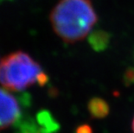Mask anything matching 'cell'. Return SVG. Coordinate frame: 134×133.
<instances>
[{
	"label": "cell",
	"instance_id": "ba28073f",
	"mask_svg": "<svg viewBox=\"0 0 134 133\" xmlns=\"http://www.w3.org/2000/svg\"><path fill=\"white\" fill-rule=\"evenodd\" d=\"M125 80H127L128 82L127 83H131V82H134V69L131 68L126 72V74H125Z\"/></svg>",
	"mask_w": 134,
	"mask_h": 133
},
{
	"label": "cell",
	"instance_id": "6da1fadb",
	"mask_svg": "<svg viewBox=\"0 0 134 133\" xmlns=\"http://www.w3.org/2000/svg\"><path fill=\"white\" fill-rule=\"evenodd\" d=\"M53 30L62 41L75 43L87 36L98 16L87 0H60L49 16Z\"/></svg>",
	"mask_w": 134,
	"mask_h": 133
},
{
	"label": "cell",
	"instance_id": "7a4b0ae2",
	"mask_svg": "<svg viewBox=\"0 0 134 133\" xmlns=\"http://www.w3.org/2000/svg\"><path fill=\"white\" fill-rule=\"evenodd\" d=\"M48 77L38 62L21 50L12 52L0 61V84L14 92H22L34 85L44 86Z\"/></svg>",
	"mask_w": 134,
	"mask_h": 133
},
{
	"label": "cell",
	"instance_id": "3957f363",
	"mask_svg": "<svg viewBox=\"0 0 134 133\" xmlns=\"http://www.w3.org/2000/svg\"><path fill=\"white\" fill-rule=\"evenodd\" d=\"M22 119V105L18 98L0 87V130L16 126Z\"/></svg>",
	"mask_w": 134,
	"mask_h": 133
},
{
	"label": "cell",
	"instance_id": "5b68a950",
	"mask_svg": "<svg viewBox=\"0 0 134 133\" xmlns=\"http://www.w3.org/2000/svg\"><path fill=\"white\" fill-rule=\"evenodd\" d=\"M36 119L40 128V131L42 133H55L59 129L58 124L54 120L51 114L47 111L40 112Z\"/></svg>",
	"mask_w": 134,
	"mask_h": 133
},
{
	"label": "cell",
	"instance_id": "52a82bcc",
	"mask_svg": "<svg viewBox=\"0 0 134 133\" xmlns=\"http://www.w3.org/2000/svg\"><path fill=\"white\" fill-rule=\"evenodd\" d=\"M76 133H92V129L89 125L84 124V125H81L77 128Z\"/></svg>",
	"mask_w": 134,
	"mask_h": 133
},
{
	"label": "cell",
	"instance_id": "8992f818",
	"mask_svg": "<svg viewBox=\"0 0 134 133\" xmlns=\"http://www.w3.org/2000/svg\"><path fill=\"white\" fill-rule=\"evenodd\" d=\"M89 42L93 49L96 51H101L107 49L109 42V36L108 34L104 32V31H96V32L92 33Z\"/></svg>",
	"mask_w": 134,
	"mask_h": 133
},
{
	"label": "cell",
	"instance_id": "277c9868",
	"mask_svg": "<svg viewBox=\"0 0 134 133\" xmlns=\"http://www.w3.org/2000/svg\"><path fill=\"white\" fill-rule=\"evenodd\" d=\"M88 112L93 118H103L109 113V106L103 99L93 98L87 105Z\"/></svg>",
	"mask_w": 134,
	"mask_h": 133
},
{
	"label": "cell",
	"instance_id": "9c48e42d",
	"mask_svg": "<svg viewBox=\"0 0 134 133\" xmlns=\"http://www.w3.org/2000/svg\"><path fill=\"white\" fill-rule=\"evenodd\" d=\"M132 131L134 133V118H133V121H132Z\"/></svg>",
	"mask_w": 134,
	"mask_h": 133
}]
</instances>
